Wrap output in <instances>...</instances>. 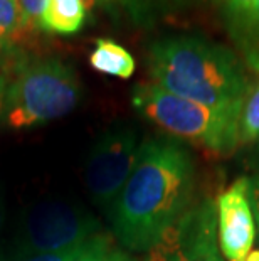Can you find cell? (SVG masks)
<instances>
[{
  "instance_id": "obj_9",
  "label": "cell",
  "mask_w": 259,
  "mask_h": 261,
  "mask_svg": "<svg viewBox=\"0 0 259 261\" xmlns=\"http://www.w3.org/2000/svg\"><path fill=\"white\" fill-rule=\"evenodd\" d=\"M114 17L128 19L133 25L150 27L160 19L185 7L192 0H96Z\"/></svg>"
},
{
  "instance_id": "obj_6",
  "label": "cell",
  "mask_w": 259,
  "mask_h": 261,
  "mask_svg": "<svg viewBox=\"0 0 259 261\" xmlns=\"http://www.w3.org/2000/svg\"><path fill=\"white\" fill-rule=\"evenodd\" d=\"M138 153V133L131 126H113L98 138L84 170L86 186L98 204H114L135 169Z\"/></svg>"
},
{
  "instance_id": "obj_23",
  "label": "cell",
  "mask_w": 259,
  "mask_h": 261,
  "mask_svg": "<svg viewBox=\"0 0 259 261\" xmlns=\"http://www.w3.org/2000/svg\"><path fill=\"white\" fill-rule=\"evenodd\" d=\"M81 2H82V5H84V7H86L88 12H90L91 9H95V5L98 4L96 0H81Z\"/></svg>"
},
{
  "instance_id": "obj_17",
  "label": "cell",
  "mask_w": 259,
  "mask_h": 261,
  "mask_svg": "<svg viewBox=\"0 0 259 261\" xmlns=\"http://www.w3.org/2000/svg\"><path fill=\"white\" fill-rule=\"evenodd\" d=\"M82 244L74 249H66V251H57V253H42V254H32V256H24V258H15V259H7V261H73L78 253L81 251Z\"/></svg>"
},
{
  "instance_id": "obj_1",
  "label": "cell",
  "mask_w": 259,
  "mask_h": 261,
  "mask_svg": "<svg viewBox=\"0 0 259 261\" xmlns=\"http://www.w3.org/2000/svg\"><path fill=\"white\" fill-rule=\"evenodd\" d=\"M194 189L195 164L189 150L174 138H147L111 205L118 241L130 251H148L190 209Z\"/></svg>"
},
{
  "instance_id": "obj_19",
  "label": "cell",
  "mask_w": 259,
  "mask_h": 261,
  "mask_svg": "<svg viewBox=\"0 0 259 261\" xmlns=\"http://www.w3.org/2000/svg\"><path fill=\"white\" fill-rule=\"evenodd\" d=\"M22 59H24V56H22L20 51H10V49H7L0 42V71H2V73L9 74L7 69L14 71Z\"/></svg>"
},
{
  "instance_id": "obj_16",
  "label": "cell",
  "mask_w": 259,
  "mask_h": 261,
  "mask_svg": "<svg viewBox=\"0 0 259 261\" xmlns=\"http://www.w3.org/2000/svg\"><path fill=\"white\" fill-rule=\"evenodd\" d=\"M19 5L27 32H39L47 0H19Z\"/></svg>"
},
{
  "instance_id": "obj_3",
  "label": "cell",
  "mask_w": 259,
  "mask_h": 261,
  "mask_svg": "<svg viewBox=\"0 0 259 261\" xmlns=\"http://www.w3.org/2000/svg\"><path fill=\"white\" fill-rule=\"evenodd\" d=\"M81 94L78 74L63 59L24 58L5 93V123L20 130L57 120L78 107Z\"/></svg>"
},
{
  "instance_id": "obj_24",
  "label": "cell",
  "mask_w": 259,
  "mask_h": 261,
  "mask_svg": "<svg viewBox=\"0 0 259 261\" xmlns=\"http://www.w3.org/2000/svg\"><path fill=\"white\" fill-rule=\"evenodd\" d=\"M244 261H259V249H257V251H252V253L247 254V258Z\"/></svg>"
},
{
  "instance_id": "obj_11",
  "label": "cell",
  "mask_w": 259,
  "mask_h": 261,
  "mask_svg": "<svg viewBox=\"0 0 259 261\" xmlns=\"http://www.w3.org/2000/svg\"><path fill=\"white\" fill-rule=\"evenodd\" d=\"M88 10L81 0H47L41 31L49 34L73 36L84 27Z\"/></svg>"
},
{
  "instance_id": "obj_20",
  "label": "cell",
  "mask_w": 259,
  "mask_h": 261,
  "mask_svg": "<svg viewBox=\"0 0 259 261\" xmlns=\"http://www.w3.org/2000/svg\"><path fill=\"white\" fill-rule=\"evenodd\" d=\"M7 86H9V76L0 71V115H4L5 93H7Z\"/></svg>"
},
{
  "instance_id": "obj_10",
  "label": "cell",
  "mask_w": 259,
  "mask_h": 261,
  "mask_svg": "<svg viewBox=\"0 0 259 261\" xmlns=\"http://www.w3.org/2000/svg\"><path fill=\"white\" fill-rule=\"evenodd\" d=\"M227 29L247 68L259 73V0H254L246 12L227 20Z\"/></svg>"
},
{
  "instance_id": "obj_22",
  "label": "cell",
  "mask_w": 259,
  "mask_h": 261,
  "mask_svg": "<svg viewBox=\"0 0 259 261\" xmlns=\"http://www.w3.org/2000/svg\"><path fill=\"white\" fill-rule=\"evenodd\" d=\"M4 219H5V201H4V194L0 192V229H2Z\"/></svg>"
},
{
  "instance_id": "obj_2",
  "label": "cell",
  "mask_w": 259,
  "mask_h": 261,
  "mask_svg": "<svg viewBox=\"0 0 259 261\" xmlns=\"http://www.w3.org/2000/svg\"><path fill=\"white\" fill-rule=\"evenodd\" d=\"M147 68L157 86L220 112L241 113L251 86L236 53L200 36L153 41L147 51Z\"/></svg>"
},
{
  "instance_id": "obj_18",
  "label": "cell",
  "mask_w": 259,
  "mask_h": 261,
  "mask_svg": "<svg viewBox=\"0 0 259 261\" xmlns=\"http://www.w3.org/2000/svg\"><path fill=\"white\" fill-rule=\"evenodd\" d=\"M252 2L254 0H220V7H222L225 20H231L242 12H246L252 5Z\"/></svg>"
},
{
  "instance_id": "obj_12",
  "label": "cell",
  "mask_w": 259,
  "mask_h": 261,
  "mask_svg": "<svg viewBox=\"0 0 259 261\" xmlns=\"http://www.w3.org/2000/svg\"><path fill=\"white\" fill-rule=\"evenodd\" d=\"M90 64L98 73L120 77V80L131 77L136 68L135 58L128 49L108 37L96 39L95 49L90 54Z\"/></svg>"
},
{
  "instance_id": "obj_5",
  "label": "cell",
  "mask_w": 259,
  "mask_h": 261,
  "mask_svg": "<svg viewBox=\"0 0 259 261\" xmlns=\"http://www.w3.org/2000/svg\"><path fill=\"white\" fill-rule=\"evenodd\" d=\"M96 229V219L82 207L56 199L41 201L22 214L0 261L74 249L95 238Z\"/></svg>"
},
{
  "instance_id": "obj_13",
  "label": "cell",
  "mask_w": 259,
  "mask_h": 261,
  "mask_svg": "<svg viewBox=\"0 0 259 261\" xmlns=\"http://www.w3.org/2000/svg\"><path fill=\"white\" fill-rule=\"evenodd\" d=\"M27 34L19 0H0V42L10 51H20L19 42Z\"/></svg>"
},
{
  "instance_id": "obj_7",
  "label": "cell",
  "mask_w": 259,
  "mask_h": 261,
  "mask_svg": "<svg viewBox=\"0 0 259 261\" xmlns=\"http://www.w3.org/2000/svg\"><path fill=\"white\" fill-rule=\"evenodd\" d=\"M217 240L216 202L204 199L145 251L143 261H224Z\"/></svg>"
},
{
  "instance_id": "obj_15",
  "label": "cell",
  "mask_w": 259,
  "mask_h": 261,
  "mask_svg": "<svg viewBox=\"0 0 259 261\" xmlns=\"http://www.w3.org/2000/svg\"><path fill=\"white\" fill-rule=\"evenodd\" d=\"M73 261H135L125 251L118 249L106 236L96 234L82 244L81 251Z\"/></svg>"
},
{
  "instance_id": "obj_14",
  "label": "cell",
  "mask_w": 259,
  "mask_h": 261,
  "mask_svg": "<svg viewBox=\"0 0 259 261\" xmlns=\"http://www.w3.org/2000/svg\"><path fill=\"white\" fill-rule=\"evenodd\" d=\"M239 142L251 145L259 142V80L249 86L239 113Z\"/></svg>"
},
{
  "instance_id": "obj_4",
  "label": "cell",
  "mask_w": 259,
  "mask_h": 261,
  "mask_svg": "<svg viewBox=\"0 0 259 261\" xmlns=\"http://www.w3.org/2000/svg\"><path fill=\"white\" fill-rule=\"evenodd\" d=\"M133 108L170 137L212 153L229 155L239 143V113L220 112L168 93L155 83H138L131 93Z\"/></svg>"
},
{
  "instance_id": "obj_21",
  "label": "cell",
  "mask_w": 259,
  "mask_h": 261,
  "mask_svg": "<svg viewBox=\"0 0 259 261\" xmlns=\"http://www.w3.org/2000/svg\"><path fill=\"white\" fill-rule=\"evenodd\" d=\"M251 187H252V204L256 205V213L259 216V175L256 177L254 186H252V182H251Z\"/></svg>"
},
{
  "instance_id": "obj_8",
  "label": "cell",
  "mask_w": 259,
  "mask_h": 261,
  "mask_svg": "<svg viewBox=\"0 0 259 261\" xmlns=\"http://www.w3.org/2000/svg\"><path fill=\"white\" fill-rule=\"evenodd\" d=\"M219 248L227 261H244L256 238L251 180L241 177L217 199Z\"/></svg>"
}]
</instances>
